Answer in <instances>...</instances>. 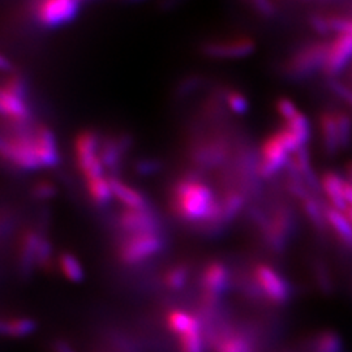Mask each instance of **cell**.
<instances>
[{
    "instance_id": "cell-24",
    "label": "cell",
    "mask_w": 352,
    "mask_h": 352,
    "mask_svg": "<svg viewBox=\"0 0 352 352\" xmlns=\"http://www.w3.org/2000/svg\"><path fill=\"white\" fill-rule=\"evenodd\" d=\"M285 126L298 138L302 146H307L312 138V126L311 122L305 113H299L289 122H285Z\"/></svg>"
},
{
    "instance_id": "cell-22",
    "label": "cell",
    "mask_w": 352,
    "mask_h": 352,
    "mask_svg": "<svg viewBox=\"0 0 352 352\" xmlns=\"http://www.w3.org/2000/svg\"><path fill=\"white\" fill-rule=\"evenodd\" d=\"M87 189L90 200L97 205L107 204L113 196L110 182L104 176L87 182Z\"/></svg>"
},
{
    "instance_id": "cell-18",
    "label": "cell",
    "mask_w": 352,
    "mask_h": 352,
    "mask_svg": "<svg viewBox=\"0 0 352 352\" xmlns=\"http://www.w3.org/2000/svg\"><path fill=\"white\" fill-rule=\"evenodd\" d=\"M34 138L42 168H49L59 164V151L50 128L43 124H34Z\"/></svg>"
},
{
    "instance_id": "cell-3",
    "label": "cell",
    "mask_w": 352,
    "mask_h": 352,
    "mask_svg": "<svg viewBox=\"0 0 352 352\" xmlns=\"http://www.w3.org/2000/svg\"><path fill=\"white\" fill-rule=\"evenodd\" d=\"M302 148L300 141L286 126L267 136L261 144L257 161V173L263 177H272L289 164V154Z\"/></svg>"
},
{
    "instance_id": "cell-34",
    "label": "cell",
    "mask_w": 352,
    "mask_h": 352,
    "mask_svg": "<svg viewBox=\"0 0 352 352\" xmlns=\"http://www.w3.org/2000/svg\"><path fill=\"white\" fill-rule=\"evenodd\" d=\"M254 10L265 17H272L276 13V6L273 0H251Z\"/></svg>"
},
{
    "instance_id": "cell-31",
    "label": "cell",
    "mask_w": 352,
    "mask_h": 352,
    "mask_svg": "<svg viewBox=\"0 0 352 352\" xmlns=\"http://www.w3.org/2000/svg\"><path fill=\"white\" fill-rule=\"evenodd\" d=\"M276 109H277V113L285 122H289L294 116H296L298 113H300L298 110V106L295 104V102L291 101L289 98L286 97H282L278 100L276 103Z\"/></svg>"
},
{
    "instance_id": "cell-28",
    "label": "cell",
    "mask_w": 352,
    "mask_h": 352,
    "mask_svg": "<svg viewBox=\"0 0 352 352\" xmlns=\"http://www.w3.org/2000/svg\"><path fill=\"white\" fill-rule=\"evenodd\" d=\"M164 285L167 289L177 291L182 289L188 280V270L186 266H174L164 274Z\"/></svg>"
},
{
    "instance_id": "cell-16",
    "label": "cell",
    "mask_w": 352,
    "mask_h": 352,
    "mask_svg": "<svg viewBox=\"0 0 352 352\" xmlns=\"http://www.w3.org/2000/svg\"><path fill=\"white\" fill-rule=\"evenodd\" d=\"M228 154V142L223 138L213 136L197 141L192 148V158L205 167L221 164Z\"/></svg>"
},
{
    "instance_id": "cell-4",
    "label": "cell",
    "mask_w": 352,
    "mask_h": 352,
    "mask_svg": "<svg viewBox=\"0 0 352 352\" xmlns=\"http://www.w3.org/2000/svg\"><path fill=\"white\" fill-rule=\"evenodd\" d=\"M1 155L13 167L20 170L42 168L38 157L37 144L34 138V126H11L7 135L1 138Z\"/></svg>"
},
{
    "instance_id": "cell-30",
    "label": "cell",
    "mask_w": 352,
    "mask_h": 352,
    "mask_svg": "<svg viewBox=\"0 0 352 352\" xmlns=\"http://www.w3.org/2000/svg\"><path fill=\"white\" fill-rule=\"evenodd\" d=\"M329 88L331 89V91L336 96H338L342 101L346 102L352 109V87L340 81V78H330Z\"/></svg>"
},
{
    "instance_id": "cell-15",
    "label": "cell",
    "mask_w": 352,
    "mask_h": 352,
    "mask_svg": "<svg viewBox=\"0 0 352 352\" xmlns=\"http://www.w3.org/2000/svg\"><path fill=\"white\" fill-rule=\"evenodd\" d=\"M118 225L126 235L160 231L157 215L145 209H126L119 214Z\"/></svg>"
},
{
    "instance_id": "cell-5",
    "label": "cell",
    "mask_w": 352,
    "mask_h": 352,
    "mask_svg": "<svg viewBox=\"0 0 352 352\" xmlns=\"http://www.w3.org/2000/svg\"><path fill=\"white\" fill-rule=\"evenodd\" d=\"M0 111L10 126H28L32 122V109L26 101L25 84L20 76H8L1 87Z\"/></svg>"
},
{
    "instance_id": "cell-9",
    "label": "cell",
    "mask_w": 352,
    "mask_h": 352,
    "mask_svg": "<svg viewBox=\"0 0 352 352\" xmlns=\"http://www.w3.org/2000/svg\"><path fill=\"white\" fill-rule=\"evenodd\" d=\"M81 0H32L29 12L38 25L46 29L68 24L74 20Z\"/></svg>"
},
{
    "instance_id": "cell-32",
    "label": "cell",
    "mask_w": 352,
    "mask_h": 352,
    "mask_svg": "<svg viewBox=\"0 0 352 352\" xmlns=\"http://www.w3.org/2000/svg\"><path fill=\"white\" fill-rule=\"evenodd\" d=\"M309 24H311L316 33H318V34H322V36L331 34L327 14H314L309 20Z\"/></svg>"
},
{
    "instance_id": "cell-6",
    "label": "cell",
    "mask_w": 352,
    "mask_h": 352,
    "mask_svg": "<svg viewBox=\"0 0 352 352\" xmlns=\"http://www.w3.org/2000/svg\"><path fill=\"white\" fill-rule=\"evenodd\" d=\"M251 287L258 299L273 307H280L289 299L287 280L269 265L258 264L253 267Z\"/></svg>"
},
{
    "instance_id": "cell-19",
    "label": "cell",
    "mask_w": 352,
    "mask_h": 352,
    "mask_svg": "<svg viewBox=\"0 0 352 352\" xmlns=\"http://www.w3.org/2000/svg\"><path fill=\"white\" fill-rule=\"evenodd\" d=\"M318 131L320 138L324 146V151L327 154L333 155L340 148V135H338V126L336 113L324 111L318 118Z\"/></svg>"
},
{
    "instance_id": "cell-33",
    "label": "cell",
    "mask_w": 352,
    "mask_h": 352,
    "mask_svg": "<svg viewBox=\"0 0 352 352\" xmlns=\"http://www.w3.org/2000/svg\"><path fill=\"white\" fill-rule=\"evenodd\" d=\"M55 193V187L51 184L50 182H39L33 187V195L38 200H46L50 199Z\"/></svg>"
},
{
    "instance_id": "cell-25",
    "label": "cell",
    "mask_w": 352,
    "mask_h": 352,
    "mask_svg": "<svg viewBox=\"0 0 352 352\" xmlns=\"http://www.w3.org/2000/svg\"><path fill=\"white\" fill-rule=\"evenodd\" d=\"M59 267L64 277L69 279L71 282H80L84 278V270L81 265L71 253H63L59 257Z\"/></svg>"
},
{
    "instance_id": "cell-12",
    "label": "cell",
    "mask_w": 352,
    "mask_h": 352,
    "mask_svg": "<svg viewBox=\"0 0 352 352\" xmlns=\"http://www.w3.org/2000/svg\"><path fill=\"white\" fill-rule=\"evenodd\" d=\"M230 283V273L225 264L214 261L206 265L201 274L202 295L204 304L212 308L218 302L219 296L225 292Z\"/></svg>"
},
{
    "instance_id": "cell-26",
    "label": "cell",
    "mask_w": 352,
    "mask_h": 352,
    "mask_svg": "<svg viewBox=\"0 0 352 352\" xmlns=\"http://www.w3.org/2000/svg\"><path fill=\"white\" fill-rule=\"evenodd\" d=\"M222 100L232 113L238 115L247 113L250 109L248 98L236 89H226L222 93Z\"/></svg>"
},
{
    "instance_id": "cell-23",
    "label": "cell",
    "mask_w": 352,
    "mask_h": 352,
    "mask_svg": "<svg viewBox=\"0 0 352 352\" xmlns=\"http://www.w3.org/2000/svg\"><path fill=\"white\" fill-rule=\"evenodd\" d=\"M36 329V324L33 320L26 318V317H16V318H10L4 320L1 324V331L4 336L8 337H24L30 334Z\"/></svg>"
},
{
    "instance_id": "cell-21",
    "label": "cell",
    "mask_w": 352,
    "mask_h": 352,
    "mask_svg": "<svg viewBox=\"0 0 352 352\" xmlns=\"http://www.w3.org/2000/svg\"><path fill=\"white\" fill-rule=\"evenodd\" d=\"M167 325L176 336H180V334L188 333L190 330L201 327V324L197 317L189 315L183 311L170 312L167 316Z\"/></svg>"
},
{
    "instance_id": "cell-35",
    "label": "cell",
    "mask_w": 352,
    "mask_h": 352,
    "mask_svg": "<svg viewBox=\"0 0 352 352\" xmlns=\"http://www.w3.org/2000/svg\"><path fill=\"white\" fill-rule=\"evenodd\" d=\"M54 351L55 352H75L74 349L63 340H58L55 344H54Z\"/></svg>"
},
{
    "instance_id": "cell-20",
    "label": "cell",
    "mask_w": 352,
    "mask_h": 352,
    "mask_svg": "<svg viewBox=\"0 0 352 352\" xmlns=\"http://www.w3.org/2000/svg\"><path fill=\"white\" fill-rule=\"evenodd\" d=\"M109 182H110V187H111L115 199H118L123 205H126V209H145V208H148L146 199L144 197L142 193H140L138 189L128 186V184L123 183L122 180H119L113 176L109 179Z\"/></svg>"
},
{
    "instance_id": "cell-1",
    "label": "cell",
    "mask_w": 352,
    "mask_h": 352,
    "mask_svg": "<svg viewBox=\"0 0 352 352\" xmlns=\"http://www.w3.org/2000/svg\"><path fill=\"white\" fill-rule=\"evenodd\" d=\"M171 208L183 221L205 226H218L223 222L222 205L210 187L195 176L177 180L171 189Z\"/></svg>"
},
{
    "instance_id": "cell-36",
    "label": "cell",
    "mask_w": 352,
    "mask_h": 352,
    "mask_svg": "<svg viewBox=\"0 0 352 352\" xmlns=\"http://www.w3.org/2000/svg\"><path fill=\"white\" fill-rule=\"evenodd\" d=\"M129 1H138V0H129Z\"/></svg>"
},
{
    "instance_id": "cell-14",
    "label": "cell",
    "mask_w": 352,
    "mask_h": 352,
    "mask_svg": "<svg viewBox=\"0 0 352 352\" xmlns=\"http://www.w3.org/2000/svg\"><path fill=\"white\" fill-rule=\"evenodd\" d=\"M21 266L29 272L33 266H46L50 263L51 247L49 241L37 232H26L21 239Z\"/></svg>"
},
{
    "instance_id": "cell-27",
    "label": "cell",
    "mask_w": 352,
    "mask_h": 352,
    "mask_svg": "<svg viewBox=\"0 0 352 352\" xmlns=\"http://www.w3.org/2000/svg\"><path fill=\"white\" fill-rule=\"evenodd\" d=\"M182 352H204L201 327L177 336Z\"/></svg>"
},
{
    "instance_id": "cell-7",
    "label": "cell",
    "mask_w": 352,
    "mask_h": 352,
    "mask_svg": "<svg viewBox=\"0 0 352 352\" xmlns=\"http://www.w3.org/2000/svg\"><path fill=\"white\" fill-rule=\"evenodd\" d=\"M329 42L317 41L304 45L295 51L285 65V72L292 78L302 80L318 71H324L327 63Z\"/></svg>"
},
{
    "instance_id": "cell-10",
    "label": "cell",
    "mask_w": 352,
    "mask_h": 352,
    "mask_svg": "<svg viewBox=\"0 0 352 352\" xmlns=\"http://www.w3.org/2000/svg\"><path fill=\"white\" fill-rule=\"evenodd\" d=\"M100 138L93 131H84L76 138V164L87 182L103 177L104 166L100 157Z\"/></svg>"
},
{
    "instance_id": "cell-29",
    "label": "cell",
    "mask_w": 352,
    "mask_h": 352,
    "mask_svg": "<svg viewBox=\"0 0 352 352\" xmlns=\"http://www.w3.org/2000/svg\"><path fill=\"white\" fill-rule=\"evenodd\" d=\"M338 135H340V148H349L352 141V118L351 115L344 111L336 113Z\"/></svg>"
},
{
    "instance_id": "cell-8",
    "label": "cell",
    "mask_w": 352,
    "mask_h": 352,
    "mask_svg": "<svg viewBox=\"0 0 352 352\" xmlns=\"http://www.w3.org/2000/svg\"><path fill=\"white\" fill-rule=\"evenodd\" d=\"M164 240L160 231L131 234L120 241L118 256L126 265L141 264L164 250Z\"/></svg>"
},
{
    "instance_id": "cell-17",
    "label": "cell",
    "mask_w": 352,
    "mask_h": 352,
    "mask_svg": "<svg viewBox=\"0 0 352 352\" xmlns=\"http://www.w3.org/2000/svg\"><path fill=\"white\" fill-rule=\"evenodd\" d=\"M215 352H256V346L251 337L239 330H221L213 340Z\"/></svg>"
},
{
    "instance_id": "cell-13",
    "label": "cell",
    "mask_w": 352,
    "mask_h": 352,
    "mask_svg": "<svg viewBox=\"0 0 352 352\" xmlns=\"http://www.w3.org/2000/svg\"><path fill=\"white\" fill-rule=\"evenodd\" d=\"M352 62V37L338 34L329 42L324 72L329 78H337Z\"/></svg>"
},
{
    "instance_id": "cell-11",
    "label": "cell",
    "mask_w": 352,
    "mask_h": 352,
    "mask_svg": "<svg viewBox=\"0 0 352 352\" xmlns=\"http://www.w3.org/2000/svg\"><path fill=\"white\" fill-rule=\"evenodd\" d=\"M256 49V42L251 37L223 38L212 39L202 45V52L217 59H236L252 54Z\"/></svg>"
},
{
    "instance_id": "cell-2",
    "label": "cell",
    "mask_w": 352,
    "mask_h": 352,
    "mask_svg": "<svg viewBox=\"0 0 352 352\" xmlns=\"http://www.w3.org/2000/svg\"><path fill=\"white\" fill-rule=\"evenodd\" d=\"M324 213L340 256L347 263V267L352 273V183L350 180L343 177L340 201L327 204L324 200Z\"/></svg>"
}]
</instances>
